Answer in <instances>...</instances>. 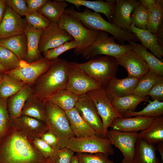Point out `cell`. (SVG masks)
I'll return each mask as SVG.
<instances>
[{"label":"cell","mask_w":163,"mask_h":163,"mask_svg":"<svg viewBox=\"0 0 163 163\" xmlns=\"http://www.w3.org/2000/svg\"><path fill=\"white\" fill-rule=\"evenodd\" d=\"M155 118L142 116L118 117L113 121L109 127L121 131L138 132L147 127Z\"/></svg>","instance_id":"obj_18"},{"label":"cell","mask_w":163,"mask_h":163,"mask_svg":"<svg viewBox=\"0 0 163 163\" xmlns=\"http://www.w3.org/2000/svg\"><path fill=\"white\" fill-rule=\"evenodd\" d=\"M70 163H79L77 157L76 155H74L73 156Z\"/></svg>","instance_id":"obj_53"},{"label":"cell","mask_w":163,"mask_h":163,"mask_svg":"<svg viewBox=\"0 0 163 163\" xmlns=\"http://www.w3.org/2000/svg\"><path fill=\"white\" fill-rule=\"evenodd\" d=\"M43 30L34 28L26 21L24 32L27 39V51L25 61L27 63L36 61L42 57L39 45Z\"/></svg>","instance_id":"obj_24"},{"label":"cell","mask_w":163,"mask_h":163,"mask_svg":"<svg viewBox=\"0 0 163 163\" xmlns=\"http://www.w3.org/2000/svg\"><path fill=\"white\" fill-rule=\"evenodd\" d=\"M68 5L65 0H47L38 11L51 22L58 23Z\"/></svg>","instance_id":"obj_30"},{"label":"cell","mask_w":163,"mask_h":163,"mask_svg":"<svg viewBox=\"0 0 163 163\" xmlns=\"http://www.w3.org/2000/svg\"><path fill=\"white\" fill-rule=\"evenodd\" d=\"M156 150L155 145L138 138L132 163H162L156 155Z\"/></svg>","instance_id":"obj_23"},{"label":"cell","mask_w":163,"mask_h":163,"mask_svg":"<svg viewBox=\"0 0 163 163\" xmlns=\"http://www.w3.org/2000/svg\"><path fill=\"white\" fill-rule=\"evenodd\" d=\"M131 31L136 36L142 45L149 50L157 58L163 61V50L157 37L146 29H143L136 27L132 23Z\"/></svg>","instance_id":"obj_22"},{"label":"cell","mask_w":163,"mask_h":163,"mask_svg":"<svg viewBox=\"0 0 163 163\" xmlns=\"http://www.w3.org/2000/svg\"><path fill=\"white\" fill-rule=\"evenodd\" d=\"M66 147L76 153H101L108 156L114 153L109 140L96 135L84 137H72L69 141Z\"/></svg>","instance_id":"obj_8"},{"label":"cell","mask_w":163,"mask_h":163,"mask_svg":"<svg viewBox=\"0 0 163 163\" xmlns=\"http://www.w3.org/2000/svg\"><path fill=\"white\" fill-rule=\"evenodd\" d=\"M118 64L117 59L104 55L94 57L84 63L69 62V67L78 70L93 78L105 88L116 77Z\"/></svg>","instance_id":"obj_4"},{"label":"cell","mask_w":163,"mask_h":163,"mask_svg":"<svg viewBox=\"0 0 163 163\" xmlns=\"http://www.w3.org/2000/svg\"><path fill=\"white\" fill-rule=\"evenodd\" d=\"M149 19L146 29L157 37L162 32L161 24L163 15V1L158 0L155 6L147 10Z\"/></svg>","instance_id":"obj_34"},{"label":"cell","mask_w":163,"mask_h":163,"mask_svg":"<svg viewBox=\"0 0 163 163\" xmlns=\"http://www.w3.org/2000/svg\"><path fill=\"white\" fill-rule=\"evenodd\" d=\"M102 87L93 78L78 70L69 67L66 89L79 96Z\"/></svg>","instance_id":"obj_13"},{"label":"cell","mask_w":163,"mask_h":163,"mask_svg":"<svg viewBox=\"0 0 163 163\" xmlns=\"http://www.w3.org/2000/svg\"><path fill=\"white\" fill-rule=\"evenodd\" d=\"M12 123L33 140L40 138L41 136L49 130L46 123L26 116H21Z\"/></svg>","instance_id":"obj_20"},{"label":"cell","mask_w":163,"mask_h":163,"mask_svg":"<svg viewBox=\"0 0 163 163\" xmlns=\"http://www.w3.org/2000/svg\"><path fill=\"white\" fill-rule=\"evenodd\" d=\"M156 149L158 151L161 157L162 162L163 163V142L157 144Z\"/></svg>","instance_id":"obj_52"},{"label":"cell","mask_w":163,"mask_h":163,"mask_svg":"<svg viewBox=\"0 0 163 163\" xmlns=\"http://www.w3.org/2000/svg\"><path fill=\"white\" fill-rule=\"evenodd\" d=\"M12 125L7 106V99L0 98V140L9 131Z\"/></svg>","instance_id":"obj_39"},{"label":"cell","mask_w":163,"mask_h":163,"mask_svg":"<svg viewBox=\"0 0 163 163\" xmlns=\"http://www.w3.org/2000/svg\"><path fill=\"white\" fill-rule=\"evenodd\" d=\"M110 99L113 108L123 116L126 113L135 111L139 104L147 100V97H141L132 94Z\"/></svg>","instance_id":"obj_32"},{"label":"cell","mask_w":163,"mask_h":163,"mask_svg":"<svg viewBox=\"0 0 163 163\" xmlns=\"http://www.w3.org/2000/svg\"><path fill=\"white\" fill-rule=\"evenodd\" d=\"M25 23L24 19L7 6L0 24V40L24 33Z\"/></svg>","instance_id":"obj_16"},{"label":"cell","mask_w":163,"mask_h":163,"mask_svg":"<svg viewBox=\"0 0 163 163\" xmlns=\"http://www.w3.org/2000/svg\"><path fill=\"white\" fill-rule=\"evenodd\" d=\"M65 112L75 137H84L96 135L94 129L82 118L75 107Z\"/></svg>","instance_id":"obj_26"},{"label":"cell","mask_w":163,"mask_h":163,"mask_svg":"<svg viewBox=\"0 0 163 163\" xmlns=\"http://www.w3.org/2000/svg\"><path fill=\"white\" fill-rule=\"evenodd\" d=\"M139 78L129 76L122 79L115 77L105 88L106 94L110 99L133 94Z\"/></svg>","instance_id":"obj_19"},{"label":"cell","mask_w":163,"mask_h":163,"mask_svg":"<svg viewBox=\"0 0 163 163\" xmlns=\"http://www.w3.org/2000/svg\"><path fill=\"white\" fill-rule=\"evenodd\" d=\"M58 24L77 43L78 46L74 49V52L78 55H82L94 41L100 31L87 29L79 20L65 12Z\"/></svg>","instance_id":"obj_5"},{"label":"cell","mask_w":163,"mask_h":163,"mask_svg":"<svg viewBox=\"0 0 163 163\" xmlns=\"http://www.w3.org/2000/svg\"><path fill=\"white\" fill-rule=\"evenodd\" d=\"M116 5L111 23L124 30L131 32V14L134 9L141 5L137 0H115Z\"/></svg>","instance_id":"obj_15"},{"label":"cell","mask_w":163,"mask_h":163,"mask_svg":"<svg viewBox=\"0 0 163 163\" xmlns=\"http://www.w3.org/2000/svg\"><path fill=\"white\" fill-rule=\"evenodd\" d=\"M27 84L4 73L0 83V98L8 99Z\"/></svg>","instance_id":"obj_35"},{"label":"cell","mask_w":163,"mask_h":163,"mask_svg":"<svg viewBox=\"0 0 163 163\" xmlns=\"http://www.w3.org/2000/svg\"><path fill=\"white\" fill-rule=\"evenodd\" d=\"M69 4H73L77 7L84 6L94 11L101 13L107 18L108 22L111 23L116 5L115 0H101L90 1L86 0H65Z\"/></svg>","instance_id":"obj_25"},{"label":"cell","mask_w":163,"mask_h":163,"mask_svg":"<svg viewBox=\"0 0 163 163\" xmlns=\"http://www.w3.org/2000/svg\"><path fill=\"white\" fill-rule=\"evenodd\" d=\"M34 146L37 150L46 158H51L55 150L40 138L33 140Z\"/></svg>","instance_id":"obj_47"},{"label":"cell","mask_w":163,"mask_h":163,"mask_svg":"<svg viewBox=\"0 0 163 163\" xmlns=\"http://www.w3.org/2000/svg\"><path fill=\"white\" fill-rule=\"evenodd\" d=\"M47 1V0H26L28 13L38 11Z\"/></svg>","instance_id":"obj_49"},{"label":"cell","mask_w":163,"mask_h":163,"mask_svg":"<svg viewBox=\"0 0 163 163\" xmlns=\"http://www.w3.org/2000/svg\"><path fill=\"white\" fill-rule=\"evenodd\" d=\"M21 61L13 53L0 46V65L8 71L18 67Z\"/></svg>","instance_id":"obj_38"},{"label":"cell","mask_w":163,"mask_h":163,"mask_svg":"<svg viewBox=\"0 0 163 163\" xmlns=\"http://www.w3.org/2000/svg\"><path fill=\"white\" fill-rule=\"evenodd\" d=\"M115 39L113 37L109 36L108 33L100 31L94 41L82 54V57L89 59L101 55L112 56L117 59L133 50L129 44H117L115 43Z\"/></svg>","instance_id":"obj_7"},{"label":"cell","mask_w":163,"mask_h":163,"mask_svg":"<svg viewBox=\"0 0 163 163\" xmlns=\"http://www.w3.org/2000/svg\"><path fill=\"white\" fill-rule=\"evenodd\" d=\"M133 50L140 55L148 65L150 70L158 75L163 76V62L151 52L148 51L142 44L131 41L128 42Z\"/></svg>","instance_id":"obj_31"},{"label":"cell","mask_w":163,"mask_h":163,"mask_svg":"<svg viewBox=\"0 0 163 163\" xmlns=\"http://www.w3.org/2000/svg\"><path fill=\"white\" fill-rule=\"evenodd\" d=\"M32 93V86L26 84L18 91L7 99L8 110L12 123L21 116L25 102Z\"/></svg>","instance_id":"obj_21"},{"label":"cell","mask_w":163,"mask_h":163,"mask_svg":"<svg viewBox=\"0 0 163 163\" xmlns=\"http://www.w3.org/2000/svg\"><path fill=\"white\" fill-rule=\"evenodd\" d=\"M147 96H150L152 101L156 100L159 101H163V76L157 75Z\"/></svg>","instance_id":"obj_45"},{"label":"cell","mask_w":163,"mask_h":163,"mask_svg":"<svg viewBox=\"0 0 163 163\" xmlns=\"http://www.w3.org/2000/svg\"><path fill=\"white\" fill-rule=\"evenodd\" d=\"M117 60L118 65L125 69L129 76L139 78L149 70L143 59L133 50L126 53Z\"/></svg>","instance_id":"obj_17"},{"label":"cell","mask_w":163,"mask_h":163,"mask_svg":"<svg viewBox=\"0 0 163 163\" xmlns=\"http://www.w3.org/2000/svg\"><path fill=\"white\" fill-rule=\"evenodd\" d=\"M149 19L148 10L141 5L138 6L133 10L131 15L132 23L137 27L145 29Z\"/></svg>","instance_id":"obj_40"},{"label":"cell","mask_w":163,"mask_h":163,"mask_svg":"<svg viewBox=\"0 0 163 163\" xmlns=\"http://www.w3.org/2000/svg\"><path fill=\"white\" fill-rule=\"evenodd\" d=\"M65 12L79 20L88 29L101 31L110 34L121 44L125 42L139 41L132 32L122 30L105 20L99 13L86 8L82 12H79L71 8H67Z\"/></svg>","instance_id":"obj_3"},{"label":"cell","mask_w":163,"mask_h":163,"mask_svg":"<svg viewBox=\"0 0 163 163\" xmlns=\"http://www.w3.org/2000/svg\"><path fill=\"white\" fill-rule=\"evenodd\" d=\"M75 107L82 118L94 129L96 135L103 137L102 120L90 97L87 94L79 96Z\"/></svg>","instance_id":"obj_12"},{"label":"cell","mask_w":163,"mask_h":163,"mask_svg":"<svg viewBox=\"0 0 163 163\" xmlns=\"http://www.w3.org/2000/svg\"><path fill=\"white\" fill-rule=\"evenodd\" d=\"M7 71H8V70L0 65V72L5 73Z\"/></svg>","instance_id":"obj_54"},{"label":"cell","mask_w":163,"mask_h":163,"mask_svg":"<svg viewBox=\"0 0 163 163\" xmlns=\"http://www.w3.org/2000/svg\"><path fill=\"white\" fill-rule=\"evenodd\" d=\"M79 96L66 89L60 90L48 100V101L65 111L75 107Z\"/></svg>","instance_id":"obj_33"},{"label":"cell","mask_w":163,"mask_h":163,"mask_svg":"<svg viewBox=\"0 0 163 163\" xmlns=\"http://www.w3.org/2000/svg\"><path fill=\"white\" fill-rule=\"evenodd\" d=\"M25 17L24 19L26 22L37 29L43 30L51 22L49 19L38 11L28 13Z\"/></svg>","instance_id":"obj_41"},{"label":"cell","mask_w":163,"mask_h":163,"mask_svg":"<svg viewBox=\"0 0 163 163\" xmlns=\"http://www.w3.org/2000/svg\"><path fill=\"white\" fill-rule=\"evenodd\" d=\"M21 116L30 117L46 123V113L45 103L32 94L25 102Z\"/></svg>","instance_id":"obj_29"},{"label":"cell","mask_w":163,"mask_h":163,"mask_svg":"<svg viewBox=\"0 0 163 163\" xmlns=\"http://www.w3.org/2000/svg\"><path fill=\"white\" fill-rule=\"evenodd\" d=\"M52 62L53 61L42 57L31 63L22 61L18 67L5 73L32 86L39 77L49 69Z\"/></svg>","instance_id":"obj_10"},{"label":"cell","mask_w":163,"mask_h":163,"mask_svg":"<svg viewBox=\"0 0 163 163\" xmlns=\"http://www.w3.org/2000/svg\"><path fill=\"white\" fill-rule=\"evenodd\" d=\"M138 138L155 145L163 142V116L155 118L147 127L138 133Z\"/></svg>","instance_id":"obj_28"},{"label":"cell","mask_w":163,"mask_h":163,"mask_svg":"<svg viewBox=\"0 0 163 163\" xmlns=\"http://www.w3.org/2000/svg\"><path fill=\"white\" fill-rule=\"evenodd\" d=\"M76 155L79 163H114L103 153H76Z\"/></svg>","instance_id":"obj_43"},{"label":"cell","mask_w":163,"mask_h":163,"mask_svg":"<svg viewBox=\"0 0 163 163\" xmlns=\"http://www.w3.org/2000/svg\"><path fill=\"white\" fill-rule=\"evenodd\" d=\"M69 62L58 58L32 86V94L44 103L59 91L66 89Z\"/></svg>","instance_id":"obj_2"},{"label":"cell","mask_w":163,"mask_h":163,"mask_svg":"<svg viewBox=\"0 0 163 163\" xmlns=\"http://www.w3.org/2000/svg\"><path fill=\"white\" fill-rule=\"evenodd\" d=\"M4 73L0 72V83L3 77Z\"/></svg>","instance_id":"obj_56"},{"label":"cell","mask_w":163,"mask_h":163,"mask_svg":"<svg viewBox=\"0 0 163 163\" xmlns=\"http://www.w3.org/2000/svg\"><path fill=\"white\" fill-rule=\"evenodd\" d=\"M0 46L13 53L21 61H25L27 53V39L24 33L0 40Z\"/></svg>","instance_id":"obj_27"},{"label":"cell","mask_w":163,"mask_h":163,"mask_svg":"<svg viewBox=\"0 0 163 163\" xmlns=\"http://www.w3.org/2000/svg\"><path fill=\"white\" fill-rule=\"evenodd\" d=\"M45 163H54L53 161L51 158L46 159Z\"/></svg>","instance_id":"obj_55"},{"label":"cell","mask_w":163,"mask_h":163,"mask_svg":"<svg viewBox=\"0 0 163 163\" xmlns=\"http://www.w3.org/2000/svg\"><path fill=\"white\" fill-rule=\"evenodd\" d=\"M157 75L156 73L149 70L146 74L139 78L133 94L141 97L147 96Z\"/></svg>","instance_id":"obj_37"},{"label":"cell","mask_w":163,"mask_h":163,"mask_svg":"<svg viewBox=\"0 0 163 163\" xmlns=\"http://www.w3.org/2000/svg\"><path fill=\"white\" fill-rule=\"evenodd\" d=\"M120 163H126V162L125 161L124 159L123 158V159L122 161H121V162H120Z\"/></svg>","instance_id":"obj_57"},{"label":"cell","mask_w":163,"mask_h":163,"mask_svg":"<svg viewBox=\"0 0 163 163\" xmlns=\"http://www.w3.org/2000/svg\"><path fill=\"white\" fill-rule=\"evenodd\" d=\"M105 137L119 149L126 163H132L135 145L138 138L137 132H125L112 129L106 132Z\"/></svg>","instance_id":"obj_11"},{"label":"cell","mask_w":163,"mask_h":163,"mask_svg":"<svg viewBox=\"0 0 163 163\" xmlns=\"http://www.w3.org/2000/svg\"><path fill=\"white\" fill-rule=\"evenodd\" d=\"M74 152L66 147L55 150L51 157L54 163H70Z\"/></svg>","instance_id":"obj_44"},{"label":"cell","mask_w":163,"mask_h":163,"mask_svg":"<svg viewBox=\"0 0 163 163\" xmlns=\"http://www.w3.org/2000/svg\"><path fill=\"white\" fill-rule=\"evenodd\" d=\"M149 104L143 109L138 111H131L123 115V117L136 116L156 117L163 115V102L156 100L149 101Z\"/></svg>","instance_id":"obj_36"},{"label":"cell","mask_w":163,"mask_h":163,"mask_svg":"<svg viewBox=\"0 0 163 163\" xmlns=\"http://www.w3.org/2000/svg\"><path fill=\"white\" fill-rule=\"evenodd\" d=\"M40 138L55 150L60 149L58 139L49 130L44 133Z\"/></svg>","instance_id":"obj_48"},{"label":"cell","mask_w":163,"mask_h":163,"mask_svg":"<svg viewBox=\"0 0 163 163\" xmlns=\"http://www.w3.org/2000/svg\"><path fill=\"white\" fill-rule=\"evenodd\" d=\"M6 4L21 17L25 16L28 13L26 0H6Z\"/></svg>","instance_id":"obj_46"},{"label":"cell","mask_w":163,"mask_h":163,"mask_svg":"<svg viewBox=\"0 0 163 163\" xmlns=\"http://www.w3.org/2000/svg\"><path fill=\"white\" fill-rule=\"evenodd\" d=\"M6 6V0H0V24L3 17Z\"/></svg>","instance_id":"obj_51"},{"label":"cell","mask_w":163,"mask_h":163,"mask_svg":"<svg viewBox=\"0 0 163 163\" xmlns=\"http://www.w3.org/2000/svg\"><path fill=\"white\" fill-rule=\"evenodd\" d=\"M46 159L36 148L33 140L13 123L0 140V163H45Z\"/></svg>","instance_id":"obj_1"},{"label":"cell","mask_w":163,"mask_h":163,"mask_svg":"<svg viewBox=\"0 0 163 163\" xmlns=\"http://www.w3.org/2000/svg\"><path fill=\"white\" fill-rule=\"evenodd\" d=\"M78 43L74 40L66 42L56 48L48 50L43 53L44 57L50 61L58 58V56L65 52L76 48Z\"/></svg>","instance_id":"obj_42"},{"label":"cell","mask_w":163,"mask_h":163,"mask_svg":"<svg viewBox=\"0 0 163 163\" xmlns=\"http://www.w3.org/2000/svg\"><path fill=\"white\" fill-rule=\"evenodd\" d=\"M87 94L94 102L101 119L103 128V137H105L106 132L113 121L116 118L123 117L113 108L110 99L103 87L90 91Z\"/></svg>","instance_id":"obj_9"},{"label":"cell","mask_w":163,"mask_h":163,"mask_svg":"<svg viewBox=\"0 0 163 163\" xmlns=\"http://www.w3.org/2000/svg\"><path fill=\"white\" fill-rule=\"evenodd\" d=\"M45 106L49 130L58 139L60 149L66 148L70 139L75 136L65 111L48 101L45 102Z\"/></svg>","instance_id":"obj_6"},{"label":"cell","mask_w":163,"mask_h":163,"mask_svg":"<svg viewBox=\"0 0 163 163\" xmlns=\"http://www.w3.org/2000/svg\"><path fill=\"white\" fill-rule=\"evenodd\" d=\"M73 39L65 30L59 26L58 23L51 22L43 30L40 39L39 50L40 53H43Z\"/></svg>","instance_id":"obj_14"},{"label":"cell","mask_w":163,"mask_h":163,"mask_svg":"<svg viewBox=\"0 0 163 163\" xmlns=\"http://www.w3.org/2000/svg\"><path fill=\"white\" fill-rule=\"evenodd\" d=\"M140 1L141 5L147 10L155 6L158 2V0H141Z\"/></svg>","instance_id":"obj_50"}]
</instances>
